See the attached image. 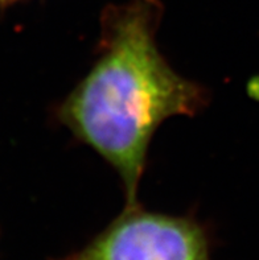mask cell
Wrapping results in <instances>:
<instances>
[{"label":"cell","mask_w":259,"mask_h":260,"mask_svg":"<svg viewBox=\"0 0 259 260\" xmlns=\"http://www.w3.org/2000/svg\"><path fill=\"white\" fill-rule=\"evenodd\" d=\"M57 260H212L205 228L190 217L126 205L81 250Z\"/></svg>","instance_id":"cell-2"},{"label":"cell","mask_w":259,"mask_h":260,"mask_svg":"<svg viewBox=\"0 0 259 260\" xmlns=\"http://www.w3.org/2000/svg\"><path fill=\"white\" fill-rule=\"evenodd\" d=\"M161 4L132 0L102 15L98 57L61 103L59 119L117 171L126 205L138 189L155 131L172 116H192L205 90L181 77L156 44Z\"/></svg>","instance_id":"cell-1"},{"label":"cell","mask_w":259,"mask_h":260,"mask_svg":"<svg viewBox=\"0 0 259 260\" xmlns=\"http://www.w3.org/2000/svg\"><path fill=\"white\" fill-rule=\"evenodd\" d=\"M6 2H11V0H6Z\"/></svg>","instance_id":"cell-3"}]
</instances>
